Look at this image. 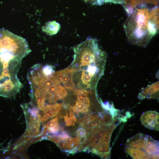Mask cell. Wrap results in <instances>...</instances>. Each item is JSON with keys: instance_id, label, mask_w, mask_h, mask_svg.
<instances>
[{"instance_id": "obj_1", "label": "cell", "mask_w": 159, "mask_h": 159, "mask_svg": "<svg viewBox=\"0 0 159 159\" xmlns=\"http://www.w3.org/2000/svg\"><path fill=\"white\" fill-rule=\"evenodd\" d=\"M73 49L74 59L68 67L72 71L74 89H95L104 73L105 52L99 46L97 40L91 37Z\"/></svg>"}, {"instance_id": "obj_2", "label": "cell", "mask_w": 159, "mask_h": 159, "mask_svg": "<svg viewBox=\"0 0 159 159\" xmlns=\"http://www.w3.org/2000/svg\"><path fill=\"white\" fill-rule=\"evenodd\" d=\"M123 27L130 43L146 47L158 31V7L150 9L144 4L139 6L129 16Z\"/></svg>"}, {"instance_id": "obj_3", "label": "cell", "mask_w": 159, "mask_h": 159, "mask_svg": "<svg viewBox=\"0 0 159 159\" xmlns=\"http://www.w3.org/2000/svg\"><path fill=\"white\" fill-rule=\"evenodd\" d=\"M24 112L26 123V131L23 135L34 137L41 133L39 128L41 122L39 108L31 102L21 105Z\"/></svg>"}, {"instance_id": "obj_4", "label": "cell", "mask_w": 159, "mask_h": 159, "mask_svg": "<svg viewBox=\"0 0 159 159\" xmlns=\"http://www.w3.org/2000/svg\"><path fill=\"white\" fill-rule=\"evenodd\" d=\"M117 125L113 124L107 127L104 134L89 151L100 156L102 158H110L111 149L110 143L112 134Z\"/></svg>"}, {"instance_id": "obj_5", "label": "cell", "mask_w": 159, "mask_h": 159, "mask_svg": "<svg viewBox=\"0 0 159 159\" xmlns=\"http://www.w3.org/2000/svg\"><path fill=\"white\" fill-rule=\"evenodd\" d=\"M159 113L150 110L145 112L141 115L140 121L145 127L151 129L159 130Z\"/></svg>"}, {"instance_id": "obj_6", "label": "cell", "mask_w": 159, "mask_h": 159, "mask_svg": "<svg viewBox=\"0 0 159 159\" xmlns=\"http://www.w3.org/2000/svg\"><path fill=\"white\" fill-rule=\"evenodd\" d=\"M55 74L60 82L67 89L73 90L74 86L72 80V72L69 67L62 70L57 71Z\"/></svg>"}, {"instance_id": "obj_7", "label": "cell", "mask_w": 159, "mask_h": 159, "mask_svg": "<svg viewBox=\"0 0 159 159\" xmlns=\"http://www.w3.org/2000/svg\"><path fill=\"white\" fill-rule=\"evenodd\" d=\"M159 82L158 81L142 89L138 97L141 100L145 99H159Z\"/></svg>"}, {"instance_id": "obj_8", "label": "cell", "mask_w": 159, "mask_h": 159, "mask_svg": "<svg viewBox=\"0 0 159 159\" xmlns=\"http://www.w3.org/2000/svg\"><path fill=\"white\" fill-rule=\"evenodd\" d=\"M63 105L58 103L47 104L41 115V122H43L48 119L56 116L61 110Z\"/></svg>"}, {"instance_id": "obj_9", "label": "cell", "mask_w": 159, "mask_h": 159, "mask_svg": "<svg viewBox=\"0 0 159 159\" xmlns=\"http://www.w3.org/2000/svg\"><path fill=\"white\" fill-rule=\"evenodd\" d=\"M147 135L139 133L128 139L126 143V147L142 149Z\"/></svg>"}, {"instance_id": "obj_10", "label": "cell", "mask_w": 159, "mask_h": 159, "mask_svg": "<svg viewBox=\"0 0 159 159\" xmlns=\"http://www.w3.org/2000/svg\"><path fill=\"white\" fill-rule=\"evenodd\" d=\"M149 155L159 153V142L151 136L147 135L145 143L142 149Z\"/></svg>"}, {"instance_id": "obj_11", "label": "cell", "mask_w": 159, "mask_h": 159, "mask_svg": "<svg viewBox=\"0 0 159 159\" xmlns=\"http://www.w3.org/2000/svg\"><path fill=\"white\" fill-rule=\"evenodd\" d=\"M61 28L60 24L55 21H49L45 23L42 28V31L47 34L52 36L57 34Z\"/></svg>"}, {"instance_id": "obj_12", "label": "cell", "mask_w": 159, "mask_h": 159, "mask_svg": "<svg viewBox=\"0 0 159 159\" xmlns=\"http://www.w3.org/2000/svg\"><path fill=\"white\" fill-rule=\"evenodd\" d=\"M125 152L133 159H151V155L147 154L141 149L126 147Z\"/></svg>"}, {"instance_id": "obj_13", "label": "cell", "mask_w": 159, "mask_h": 159, "mask_svg": "<svg viewBox=\"0 0 159 159\" xmlns=\"http://www.w3.org/2000/svg\"><path fill=\"white\" fill-rule=\"evenodd\" d=\"M100 138L97 134L90 137L89 139L84 140L78 147V150L85 151L89 148L92 147Z\"/></svg>"}, {"instance_id": "obj_14", "label": "cell", "mask_w": 159, "mask_h": 159, "mask_svg": "<svg viewBox=\"0 0 159 159\" xmlns=\"http://www.w3.org/2000/svg\"><path fill=\"white\" fill-rule=\"evenodd\" d=\"M42 71L44 76L47 77L52 76L55 73L53 66L49 64L42 67Z\"/></svg>"}, {"instance_id": "obj_15", "label": "cell", "mask_w": 159, "mask_h": 159, "mask_svg": "<svg viewBox=\"0 0 159 159\" xmlns=\"http://www.w3.org/2000/svg\"><path fill=\"white\" fill-rule=\"evenodd\" d=\"M74 106L79 113H86L89 111V108L86 107L83 103L77 100L76 101L75 105Z\"/></svg>"}, {"instance_id": "obj_16", "label": "cell", "mask_w": 159, "mask_h": 159, "mask_svg": "<svg viewBox=\"0 0 159 159\" xmlns=\"http://www.w3.org/2000/svg\"><path fill=\"white\" fill-rule=\"evenodd\" d=\"M64 117L65 122V125L67 126H74L75 122H77V119L74 115L71 116H64Z\"/></svg>"}, {"instance_id": "obj_17", "label": "cell", "mask_w": 159, "mask_h": 159, "mask_svg": "<svg viewBox=\"0 0 159 159\" xmlns=\"http://www.w3.org/2000/svg\"><path fill=\"white\" fill-rule=\"evenodd\" d=\"M63 130V128H61L58 123H57L52 127L47 128V131L50 133L56 134L59 131Z\"/></svg>"}, {"instance_id": "obj_18", "label": "cell", "mask_w": 159, "mask_h": 159, "mask_svg": "<svg viewBox=\"0 0 159 159\" xmlns=\"http://www.w3.org/2000/svg\"><path fill=\"white\" fill-rule=\"evenodd\" d=\"M86 132L85 129L83 127L79 128L76 132V134L77 137L80 138H83L86 135Z\"/></svg>"}, {"instance_id": "obj_19", "label": "cell", "mask_w": 159, "mask_h": 159, "mask_svg": "<svg viewBox=\"0 0 159 159\" xmlns=\"http://www.w3.org/2000/svg\"><path fill=\"white\" fill-rule=\"evenodd\" d=\"M58 123V116L48 122L45 125L47 128L51 127L57 123Z\"/></svg>"}]
</instances>
